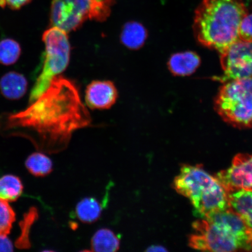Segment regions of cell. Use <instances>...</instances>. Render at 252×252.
<instances>
[{"mask_svg":"<svg viewBox=\"0 0 252 252\" xmlns=\"http://www.w3.org/2000/svg\"><path fill=\"white\" fill-rule=\"evenodd\" d=\"M2 118V131L27 135L37 150L48 154L67 149L74 132L92 122L76 86L61 76L28 108Z\"/></svg>","mask_w":252,"mask_h":252,"instance_id":"obj_1","label":"cell"},{"mask_svg":"<svg viewBox=\"0 0 252 252\" xmlns=\"http://www.w3.org/2000/svg\"><path fill=\"white\" fill-rule=\"evenodd\" d=\"M248 14L242 0H203L195 11L194 36L201 45L221 54L239 40V25Z\"/></svg>","mask_w":252,"mask_h":252,"instance_id":"obj_2","label":"cell"},{"mask_svg":"<svg viewBox=\"0 0 252 252\" xmlns=\"http://www.w3.org/2000/svg\"><path fill=\"white\" fill-rule=\"evenodd\" d=\"M189 245L212 252H252V228L231 208L195 221Z\"/></svg>","mask_w":252,"mask_h":252,"instance_id":"obj_3","label":"cell"},{"mask_svg":"<svg viewBox=\"0 0 252 252\" xmlns=\"http://www.w3.org/2000/svg\"><path fill=\"white\" fill-rule=\"evenodd\" d=\"M173 188L187 197L200 219L230 209L229 193L216 176L200 165H184L173 182Z\"/></svg>","mask_w":252,"mask_h":252,"instance_id":"obj_4","label":"cell"},{"mask_svg":"<svg viewBox=\"0 0 252 252\" xmlns=\"http://www.w3.org/2000/svg\"><path fill=\"white\" fill-rule=\"evenodd\" d=\"M214 108L233 127L252 128V77L223 83L214 99Z\"/></svg>","mask_w":252,"mask_h":252,"instance_id":"obj_5","label":"cell"},{"mask_svg":"<svg viewBox=\"0 0 252 252\" xmlns=\"http://www.w3.org/2000/svg\"><path fill=\"white\" fill-rule=\"evenodd\" d=\"M115 2L116 0H52L51 27L68 33L78 29L87 20L105 21Z\"/></svg>","mask_w":252,"mask_h":252,"instance_id":"obj_6","label":"cell"},{"mask_svg":"<svg viewBox=\"0 0 252 252\" xmlns=\"http://www.w3.org/2000/svg\"><path fill=\"white\" fill-rule=\"evenodd\" d=\"M42 40L45 46V61L42 71L31 91L30 103L45 92L53 79L64 71L70 63L71 46L66 32L51 27L43 33Z\"/></svg>","mask_w":252,"mask_h":252,"instance_id":"obj_7","label":"cell"},{"mask_svg":"<svg viewBox=\"0 0 252 252\" xmlns=\"http://www.w3.org/2000/svg\"><path fill=\"white\" fill-rule=\"evenodd\" d=\"M221 76L214 78L220 83L252 77V42L241 40L233 43L220 54Z\"/></svg>","mask_w":252,"mask_h":252,"instance_id":"obj_8","label":"cell"},{"mask_svg":"<svg viewBox=\"0 0 252 252\" xmlns=\"http://www.w3.org/2000/svg\"><path fill=\"white\" fill-rule=\"evenodd\" d=\"M216 176L229 193L238 190L252 191V154H238L231 166Z\"/></svg>","mask_w":252,"mask_h":252,"instance_id":"obj_9","label":"cell"},{"mask_svg":"<svg viewBox=\"0 0 252 252\" xmlns=\"http://www.w3.org/2000/svg\"><path fill=\"white\" fill-rule=\"evenodd\" d=\"M118 97L117 88L110 81H94L86 88L85 99L91 109H108Z\"/></svg>","mask_w":252,"mask_h":252,"instance_id":"obj_10","label":"cell"},{"mask_svg":"<svg viewBox=\"0 0 252 252\" xmlns=\"http://www.w3.org/2000/svg\"><path fill=\"white\" fill-rule=\"evenodd\" d=\"M201 63L200 56L191 51L176 53L168 62L169 70L176 76H188L193 74Z\"/></svg>","mask_w":252,"mask_h":252,"instance_id":"obj_11","label":"cell"},{"mask_svg":"<svg viewBox=\"0 0 252 252\" xmlns=\"http://www.w3.org/2000/svg\"><path fill=\"white\" fill-rule=\"evenodd\" d=\"M28 85L27 78L23 74L11 71L0 80V91L6 98L19 99L27 93Z\"/></svg>","mask_w":252,"mask_h":252,"instance_id":"obj_12","label":"cell"},{"mask_svg":"<svg viewBox=\"0 0 252 252\" xmlns=\"http://www.w3.org/2000/svg\"><path fill=\"white\" fill-rule=\"evenodd\" d=\"M147 37L148 32L143 24L130 21L123 27L120 39L123 45L127 49L137 50L144 45Z\"/></svg>","mask_w":252,"mask_h":252,"instance_id":"obj_13","label":"cell"},{"mask_svg":"<svg viewBox=\"0 0 252 252\" xmlns=\"http://www.w3.org/2000/svg\"><path fill=\"white\" fill-rule=\"evenodd\" d=\"M230 208L252 228V191L238 190L229 193Z\"/></svg>","mask_w":252,"mask_h":252,"instance_id":"obj_14","label":"cell"},{"mask_svg":"<svg viewBox=\"0 0 252 252\" xmlns=\"http://www.w3.org/2000/svg\"><path fill=\"white\" fill-rule=\"evenodd\" d=\"M121 240L115 232L108 228H101L94 233L91 242V251L114 252L118 251Z\"/></svg>","mask_w":252,"mask_h":252,"instance_id":"obj_15","label":"cell"},{"mask_svg":"<svg viewBox=\"0 0 252 252\" xmlns=\"http://www.w3.org/2000/svg\"><path fill=\"white\" fill-rule=\"evenodd\" d=\"M103 212V204L94 197H86L79 201L75 207V214L82 222L91 224L100 219Z\"/></svg>","mask_w":252,"mask_h":252,"instance_id":"obj_16","label":"cell"},{"mask_svg":"<svg viewBox=\"0 0 252 252\" xmlns=\"http://www.w3.org/2000/svg\"><path fill=\"white\" fill-rule=\"evenodd\" d=\"M23 183L17 176L6 175L0 178V200L14 202L23 194Z\"/></svg>","mask_w":252,"mask_h":252,"instance_id":"obj_17","label":"cell"},{"mask_svg":"<svg viewBox=\"0 0 252 252\" xmlns=\"http://www.w3.org/2000/svg\"><path fill=\"white\" fill-rule=\"evenodd\" d=\"M25 166L36 177H45L53 171L52 160L42 152L32 154L25 161Z\"/></svg>","mask_w":252,"mask_h":252,"instance_id":"obj_18","label":"cell"},{"mask_svg":"<svg viewBox=\"0 0 252 252\" xmlns=\"http://www.w3.org/2000/svg\"><path fill=\"white\" fill-rule=\"evenodd\" d=\"M38 219V211L36 208L31 207L25 213L20 223L21 234L15 241V247L19 250H28L31 247L30 233L32 226Z\"/></svg>","mask_w":252,"mask_h":252,"instance_id":"obj_19","label":"cell"},{"mask_svg":"<svg viewBox=\"0 0 252 252\" xmlns=\"http://www.w3.org/2000/svg\"><path fill=\"white\" fill-rule=\"evenodd\" d=\"M21 48L17 41L5 39L0 42V64L10 65L15 64L21 56Z\"/></svg>","mask_w":252,"mask_h":252,"instance_id":"obj_20","label":"cell"},{"mask_svg":"<svg viewBox=\"0 0 252 252\" xmlns=\"http://www.w3.org/2000/svg\"><path fill=\"white\" fill-rule=\"evenodd\" d=\"M15 213L8 202L0 200V236H7L15 220Z\"/></svg>","mask_w":252,"mask_h":252,"instance_id":"obj_21","label":"cell"},{"mask_svg":"<svg viewBox=\"0 0 252 252\" xmlns=\"http://www.w3.org/2000/svg\"><path fill=\"white\" fill-rule=\"evenodd\" d=\"M239 39L244 42H252V14L245 16L238 31Z\"/></svg>","mask_w":252,"mask_h":252,"instance_id":"obj_22","label":"cell"},{"mask_svg":"<svg viewBox=\"0 0 252 252\" xmlns=\"http://www.w3.org/2000/svg\"><path fill=\"white\" fill-rule=\"evenodd\" d=\"M32 1V0H0V6L2 8L8 7L13 10H17Z\"/></svg>","mask_w":252,"mask_h":252,"instance_id":"obj_23","label":"cell"},{"mask_svg":"<svg viewBox=\"0 0 252 252\" xmlns=\"http://www.w3.org/2000/svg\"><path fill=\"white\" fill-rule=\"evenodd\" d=\"M13 245L7 236H0V252H12Z\"/></svg>","mask_w":252,"mask_h":252,"instance_id":"obj_24","label":"cell"},{"mask_svg":"<svg viewBox=\"0 0 252 252\" xmlns=\"http://www.w3.org/2000/svg\"><path fill=\"white\" fill-rule=\"evenodd\" d=\"M147 252H166L165 248L160 245H153L147 248Z\"/></svg>","mask_w":252,"mask_h":252,"instance_id":"obj_25","label":"cell"}]
</instances>
